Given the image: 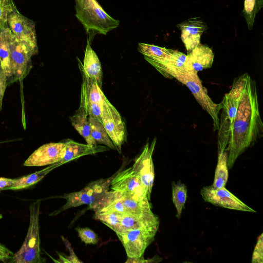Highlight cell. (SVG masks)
Here are the masks:
<instances>
[{"mask_svg": "<svg viewBox=\"0 0 263 263\" xmlns=\"http://www.w3.org/2000/svg\"><path fill=\"white\" fill-rule=\"evenodd\" d=\"M262 122L255 82L248 75L241 92L237 111L231 124L226 148L227 166L232 168L236 159L262 136Z\"/></svg>", "mask_w": 263, "mask_h": 263, "instance_id": "obj_1", "label": "cell"}, {"mask_svg": "<svg viewBox=\"0 0 263 263\" xmlns=\"http://www.w3.org/2000/svg\"><path fill=\"white\" fill-rule=\"evenodd\" d=\"M76 16L87 33L93 30L106 35L120 25L119 20L109 15L97 0H75Z\"/></svg>", "mask_w": 263, "mask_h": 263, "instance_id": "obj_2", "label": "cell"}, {"mask_svg": "<svg viewBox=\"0 0 263 263\" xmlns=\"http://www.w3.org/2000/svg\"><path fill=\"white\" fill-rule=\"evenodd\" d=\"M165 77L175 78L188 87L202 108L211 117L214 130H218V114L221 108V104L220 103L217 104L212 101L208 95L206 88L203 86L197 72L184 67L181 69L168 71Z\"/></svg>", "mask_w": 263, "mask_h": 263, "instance_id": "obj_3", "label": "cell"}, {"mask_svg": "<svg viewBox=\"0 0 263 263\" xmlns=\"http://www.w3.org/2000/svg\"><path fill=\"white\" fill-rule=\"evenodd\" d=\"M247 73L234 80L230 91L226 93L221 102L222 112L219 119L218 133V152L225 151L228 145L229 132L235 116L239 99L248 76Z\"/></svg>", "mask_w": 263, "mask_h": 263, "instance_id": "obj_4", "label": "cell"}, {"mask_svg": "<svg viewBox=\"0 0 263 263\" xmlns=\"http://www.w3.org/2000/svg\"><path fill=\"white\" fill-rule=\"evenodd\" d=\"M41 200L29 206L30 221L25 240L19 250L13 254L12 261L15 263H42L45 261L41 256L40 249L39 214Z\"/></svg>", "mask_w": 263, "mask_h": 263, "instance_id": "obj_5", "label": "cell"}, {"mask_svg": "<svg viewBox=\"0 0 263 263\" xmlns=\"http://www.w3.org/2000/svg\"><path fill=\"white\" fill-rule=\"evenodd\" d=\"M11 84L23 80L32 68L31 58L37 53V41L17 39L11 33L9 40Z\"/></svg>", "mask_w": 263, "mask_h": 263, "instance_id": "obj_6", "label": "cell"}, {"mask_svg": "<svg viewBox=\"0 0 263 263\" xmlns=\"http://www.w3.org/2000/svg\"><path fill=\"white\" fill-rule=\"evenodd\" d=\"M116 173L111 177L101 179L89 183L80 191L64 194L66 203L51 215H56L67 209L83 204L93 205L101 199L109 191L110 183Z\"/></svg>", "mask_w": 263, "mask_h": 263, "instance_id": "obj_7", "label": "cell"}, {"mask_svg": "<svg viewBox=\"0 0 263 263\" xmlns=\"http://www.w3.org/2000/svg\"><path fill=\"white\" fill-rule=\"evenodd\" d=\"M157 229H138L116 233L129 258L143 257L146 248L154 240Z\"/></svg>", "mask_w": 263, "mask_h": 263, "instance_id": "obj_8", "label": "cell"}, {"mask_svg": "<svg viewBox=\"0 0 263 263\" xmlns=\"http://www.w3.org/2000/svg\"><path fill=\"white\" fill-rule=\"evenodd\" d=\"M110 189L121 195L141 201H150L139 177L134 173L132 167L116 173L112 179Z\"/></svg>", "mask_w": 263, "mask_h": 263, "instance_id": "obj_9", "label": "cell"}, {"mask_svg": "<svg viewBox=\"0 0 263 263\" xmlns=\"http://www.w3.org/2000/svg\"><path fill=\"white\" fill-rule=\"evenodd\" d=\"M102 123L120 153L121 146L126 141V130L120 114L106 98L102 105Z\"/></svg>", "mask_w": 263, "mask_h": 263, "instance_id": "obj_10", "label": "cell"}, {"mask_svg": "<svg viewBox=\"0 0 263 263\" xmlns=\"http://www.w3.org/2000/svg\"><path fill=\"white\" fill-rule=\"evenodd\" d=\"M156 143V138L151 144L147 142L132 166L134 173L139 177L149 200L155 177L152 156Z\"/></svg>", "mask_w": 263, "mask_h": 263, "instance_id": "obj_11", "label": "cell"}, {"mask_svg": "<svg viewBox=\"0 0 263 263\" xmlns=\"http://www.w3.org/2000/svg\"><path fill=\"white\" fill-rule=\"evenodd\" d=\"M206 202L229 209L255 213L256 211L244 203L227 190L225 187L215 188L213 186L203 187L200 192Z\"/></svg>", "mask_w": 263, "mask_h": 263, "instance_id": "obj_12", "label": "cell"}, {"mask_svg": "<svg viewBox=\"0 0 263 263\" xmlns=\"http://www.w3.org/2000/svg\"><path fill=\"white\" fill-rule=\"evenodd\" d=\"M65 142L45 144L33 152L25 161L27 166H42L56 163L64 157Z\"/></svg>", "mask_w": 263, "mask_h": 263, "instance_id": "obj_13", "label": "cell"}, {"mask_svg": "<svg viewBox=\"0 0 263 263\" xmlns=\"http://www.w3.org/2000/svg\"><path fill=\"white\" fill-rule=\"evenodd\" d=\"M6 23L12 34L17 39L37 41L35 23L21 14L16 7L7 16Z\"/></svg>", "mask_w": 263, "mask_h": 263, "instance_id": "obj_14", "label": "cell"}, {"mask_svg": "<svg viewBox=\"0 0 263 263\" xmlns=\"http://www.w3.org/2000/svg\"><path fill=\"white\" fill-rule=\"evenodd\" d=\"M159 219L152 211L140 214H122L120 227L116 233L138 229H158Z\"/></svg>", "mask_w": 263, "mask_h": 263, "instance_id": "obj_15", "label": "cell"}, {"mask_svg": "<svg viewBox=\"0 0 263 263\" xmlns=\"http://www.w3.org/2000/svg\"><path fill=\"white\" fill-rule=\"evenodd\" d=\"M177 27L181 30V39L187 53L198 45L203 32L208 29L206 24L197 18L184 21Z\"/></svg>", "mask_w": 263, "mask_h": 263, "instance_id": "obj_16", "label": "cell"}, {"mask_svg": "<svg viewBox=\"0 0 263 263\" xmlns=\"http://www.w3.org/2000/svg\"><path fill=\"white\" fill-rule=\"evenodd\" d=\"M214 54L212 49L205 45L199 43L186 55L184 68L198 72L210 68L214 61Z\"/></svg>", "mask_w": 263, "mask_h": 263, "instance_id": "obj_17", "label": "cell"}, {"mask_svg": "<svg viewBox=\"0 0 263 263\" xmlns=\"http://www.w3.org/2000/svg\"><path fill=\"white\" fill-rule=\"evenodd\" d=\"M65 143L66 146L64 156L61 160L54 164L56 166L81 156L104 152L108 149L103 146H91L88 144L78 143L70 139H67Z\"/></svg>", "mask_w": 263, "mask_h": 263, "instance_id": "obj_18", "label": "cell"}, {"mask_svg": "<svg viewBox=\"0 0 263 263\" xmlns=\"http://www.w3.org/2000/svg\"><path fill=\"white\" fill-rule=\"evenodd\" d=\"M79 66L89 77L95 80L102 88L103 74L101 64L98 55L91 47L89 39L87 40L83 64L79 62Z\"/></svg>", "mask_w": 263, "mask_h": 263, "instance_id": "obj_19", "label": "cell"}, {"mask_svg": "<svg viewBox=\"0 0 263 263\" xmlns=\"http://www.w3.org/2000/svg\"><path fill=\"white\" fill-rule=\"evenodd\" d=\"M79 68L83 78L81 100L102 105L106 97L101 88L95 80L89 77L80 67Z\"/></svg>", "mask_w": 263, "mask_h": 263, "instance_id": "obj_20", "label": "cell"}, {"mask_svg": "<svg viewBox=\"0 0 263 263\" xmlns=\"http://www.w3.org/2000/svg\"><path fill=\"white\" fill-rule=\"evenodd\" d=\"M11 34V32L6 23L0 29V67L7 78L8 85L11 84L12 78L9 52Z\"/></svg>", "mask_w": 263, "mask_h": 263, "instance_id": "obj_21", "label": "cell"}, {"mask_svg": "<svg viewBox=\"0 0 263 263\" xmlns=\"http://www.w3.org/2000/svg\"><path fill=\"white\" fill-rule=\"evenodd\" d=\"M70 119L72 125L85 140L87 144L91 146L98 145L91 137L88 116L83 106L80 105L75 114L70 117Z\"/></svg>", "mask_w": 263, "mask_h": 263, "instance_id": "obj_22", "label": "cell"}, {"mask_svg": "<svg viewBox=\"0 0 263 263\" xmlns=\"http://www.w3.org/2000/svg\"><path fill=\"white\" fill-rule=\"evenodd\" d=\"M186 58V55L178 50H174L171 56L162 63L156 62L148 59L146 60L166 77L168 71L183 68Z\"/></svg>", "mask_w": 263, "mask_h": 263, "instance_id": "obj_23", "label": "cell"}, {"mask_svg": "<svg viewBox=\"0 0 263 263\" xmlns=\"http://www.w3.org/2000/svg\"><path fill=\"white\" fill-rule=\"evenodd\" d=\"M138 51L144 55L145 59L162 63L168 59L173 52V49H167L154 45L139 43Z\"/></svg>", "mask_w": 263, "mask_h": 263, "instance_id": "obj_24", "label": "cell"}, {"mask_svg": "<svg viewBox=\"0 0 263 263\" xmlns=\"http://www.w3.org/2000/svg\"><path fill=\"white\" fill-rule=\"evenodd\" d=\"M57 167L54 164L40 171L14 179L13 184L6 190H18L28 188L41 180L53 168Z\"/></svg>", "mask_w": 263, "mask_h": 263, "instance_id": "obj_25", "label": "cell"}, {"mask_svg": "<svg viewBox=\"0 0 263 263\" xmlns=\"http://www.w3.org/2000/svg\"><path fill=\"white\" fill-rule=\"evenodd\" d=\"M228 156L226 150L218 153L214 181L212 185L215 188L224 187L227 184L228 179Z\"/></svg>", "mask_w": 263, "mask_h": 263, "instance_id": "obj_26", "label": "cell"}, {"mask_svg": "<svg viewBox=\"0 0 263 263\" xmlns=\"http://www.w3.org/2000/svg\"><path fill=\"white\" fill-rule=\"evenodd\" d=\"M116 192L118 198L124 208L125 213L140 214L152 211L151 205L149 201L138 200L133 198L122 195L117 191Z\"/></svg>", "mask_w": 263, "mask_h": 263, "instance_id": "obj_27", "label": "cell"}, {"mask_svg": "<svg viewBox=\"0 0 263 263\" xmlns=\"http://www.w3.org/2000/svg\"><path fill=\"white\" fill-rule=\"evenodd\" d=\"M91 135L98 144H103L113 149L116 148L109 138L103 124L91 116H88Z\"/></svg>", "mask_w": 263, "mask_h": 263, "instance_id": "obj_28", "label": "cell"}, {"mask_svg": "<svg viewBox=\"0 0 263 263\" xmlns=\"http://www.w3.org/2000/svg\"><path fill=\"white\" fill-rule=\"evenodd\" d=\"M172 191V201L177 211L176 216L179 218L186 200L187 188L186 185L180 181L177 183L173 181Z\"/></svg>", "mask_w": 263, "mask_h": 263, "instance_id": "obj_29", "label": "cell"}, {"mask_svg": "<svg viewBox=\"0 0 263 263\" xmlns=\"http://www.w3.org/2000/svg\"><path fill=\"white\" fill-rule=\"evenodd\" d=\"M122 213L112 211L95 212L94 218L102 221L116 233L120 227Z\"/></svg>", "mask_w": 263, "mask_h": 263, "instance_id": "obj_30", "label": "cell"}, {"mask_svg": "<svg viewBox=\"0 0 263 263\" xmlns=\"http://www.w3.org/2000/svg\"><path fill=\"white\" fill-rule=\"evenodd\" d=\"M263 7V0H245L242 14L249 30L252 29L256 14Z\"/></svg>", "mask_w": 263, "mask_h": 263, "instance_id": "obj_31", "label": "cell"}, {"mask_svg": "<svg viewBox=\"0 0 263 263\" xmlns=\"http://www.w3.org/2000/svg\"><path fill=\"white\" fill-rule=\"evenodd\" d=\"M85 109L88 116H91L102 123V105L95 102L81 100L80 105Z\"/></svg>", "mask_w": 263, "mask_h": 263, "instance_id": "obj_32", "label": "cell"}, {"mask_svg": "<svg viewBox=\"0 0 263 263\" xmlns=\"http://www.w3.org/2000/svg\"><path fill=\"white\" fill-rule=\"evenodd\" d=\"M79 236L82 241L86 244L96 245L98 242L97 234L88 228H77L76 229Z\"/></svg>", "mask_w": 263, "mask_h": 263, "instance_id": "obj_33", "label": "cell"}, {"mask_svg": "<svg viewBox=\"0 0 263 263\" xmlns=\"http://www.w3.org/2000/svg\"><path fill=\"white\" fill-rule=\"evenodd\" d=\"M15 7L13 0H0V29L6 23L7 16Z\"/></svg>", "mask_w": 263, "mask_h": 263, "instance_id": "obj_34", "label": "cell"}, {"mask_svg": "<svg viewBox=\"0 0 263 263\" xmlns=\"http://www.w3.org/2000/svg\"><path fill=\"white\" fill-rule=\"evenodd\" d=\"M262 233L258 237L252 257V263L263 262V238Z\"/></svg>", "mask_w": 263, "mask_h": 263, "instance_id": "obj_35", "label": "cell"}, {"mask_svg": "<svg viewBox=\"0 0 263 263\" xmlns=\"http://www.w3.org/2000/svg\"><path fill=\"white\" fill-rule=\"evenodd\" d=\"M7 85V78L0 67V110L2 109L3 99Z\"/></svg>", "mask_w": 263, "mask_h": 263, "instance_id": "obj_36", "label": "cell"}, {"mask_svg": "<svg viewBox=\"0 0 263 263\" xmlns=\"http://www.w3.org/2000/svg\"><path fill=\"white\" fill-rule=\"evenodd\" d=\"M161 258L158 256H155L153 258L150 259H144L143 257L141 258H129L128 257L127 260L125 262H131V263H144V262H159L161 261Z\"/></svg>", "mask_w": 263, "mask_h": 263, "instance_id": "obj_37", "label": "cell"}, {"mask_svg": "<svg viewBox=\"0 0 263 263\" xmlns=\"http://www.w3.org/2000/svg\"><path fill=\"white\" fill-rule=\"evenodd\" d=\"M14 180V179L0 177V190H6L13 184Z\"/></svg>", "mask_w": 263, "mask_h": 263, "instance_id": "obj_38", "label": "cell"}, {"mask_svg": "<svg viewBox=\"0 0 263 263\" xmlns=\"http://www.w3.org/2000/svg\"><path fill=\"white\" fill-rule=\"evenodd\" d=\"M0 252H3L4 253L8 254L9 255L12 256L13 255V253L10 251L8 248H7L4 245L0 242Z\"/></svg>", "mask_w": 263, "mask_h": 263, "instance_id": "obj_39", "label": "cell"}, {"mask_svg": "<svg viewBox=\"0 0 263 263\" xmlns=\"http://www.w3.org/2000/svg\"><path fill=\"white\" fill-rule=\"evenodd\" d=\"M12 256L0 252V261H6L9 259H12Z\"/></svg>", "mask_w": 263, "mask_h": 263, "instance_id": "obj_40", "label": "cell"}]
</instances>
